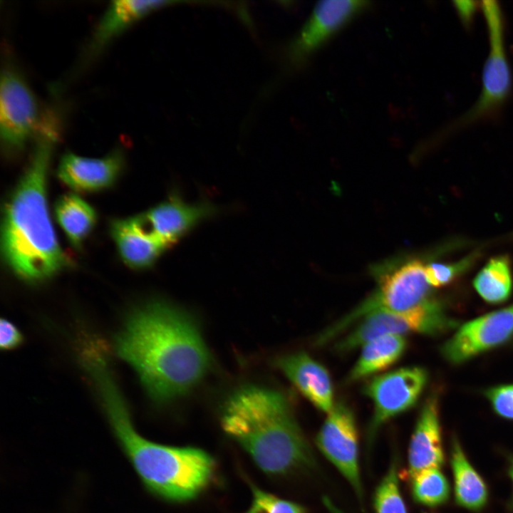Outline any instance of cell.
<instances>
[{
	"label": "cell",
	"mask_w": 513,
	"mask_h": 513,
	"mask_svg": "<svg viewBox=\"0 0 513 513\" xmlns=\"http://www.w3.org/2000/svg\"><path fill=\"white\" fill-rule=\"evenodd\" d=\"M400 476L398 460L395 457L375 490L373 502L375 513H408L400 489Z\"/></svg>",
	"instance_id": "24"
},
{
	"label": "cell",
	"mask_w": 513,
	"mask_h": 513,
	"mask_svg": "<svg viewBox=\"0 0 513 513\" xmlns=\"http://www.w3.org/2000/svg\"><path fill=\"white\" fill-rule=\"evenodd\" d=\"M217 212L208 202L190 204L177 195L142 214L150 229L171 247L200 222Z\"/></svg>",
	"instance_id": "14"
},
{
	"label": "cell",
	"mask_w": 513,
	"mask_h": 513,
	"mask_svg": "<svg viewBox=\"0 0 513 513\" xmlns=\"http://www.w3.org/2000/svg\"><path fill=\"white\" fill-rule=\"evenodd\" d=\"M47 116L36 133L28 166L6 206L1 247L7 264L19 277L37 282L68 265L52 227L46 200V178L58 126Z\"/></svg>",
	"instance_id": "2"
},
{
	"label": "cell",
	"mask_w": 513,
	"mask_h": 513,
	"mask_svg": "<svg viewBox=\"0 0 513 513\" xmlns=\"http://www.w3.org/2000/svg\"><path fill=\"white\" fill-rule=\"evenodd\" d=\"M512 285L511 264L507 256L490 259L473 281L477 292L490 304H499L507 300Z\"/></svg>",
	"instance_id": "22"
},
{
	"label": "cell",
	"mask_w": 513,
	"mask_h": 513,
	"mask_svg": "<svg viewBox=\"0 0 513 513\" xmlns=\"http://www.w3.org/2000/svg\"><path fill=\"white\" fill-rule=\"evenodd\" d=\"M425 266L411 259L380 273L376 291L348 314L319 334L327 343L367 315L376 311L402 312L425 304L435 297L425 276Z\"/></svg>",
	"instance_id": "5"
},
{
	"label": "cell",
	"mask_w": 513,
	"mask_h": 513,
	"mask_svg": "<svg viewBox=\"0 0 513 513\" xmlns=\"http://www.w3.org/2000/svg\"><path fill=\"white\" fill-rule=\"evenodd\" d=\"M110 233L123 261L136 269L152 266L170 247L150 229L141 214L114 220Z\"/></svg>",
	"instance_id": "16"
},
{
	"label": "cell",
	"mask_w": 513,
	"mask_h": 513,
	"mask_svg": "<svg viewBox=\"0 0 513 513\" xmlns=\"http://www.w3.org/2000/svg\"><path fill=\"white\" fill-rule=\"evenodd\" d=\"M370 2L361 0H328L318 2L301 31L289 46L291 63L301 66L308 58Z\"/></svg>",
	"instance_id": "11"
},
{
	"label": "cell",
	"mask_w": 513,
	"mask_h": 513,
	"mask_svg": "<svg viewBox=\"0 0 513 513\" xmlns=\"http://www.w3.org/2000/svg\"><path fill=\"white\" fill-rule=\"evenodd\" d=\"M406 479L426 469L440 468L445 462L439 420L437 398L429 397L424 403L411 436L408 448Z\"/></svg>",
	"instance_id": "15"
},
{
	"label": "cell",
	"mask_w": 513,
	"mask_h": 513,
	"mask_svg": "<svg viewBox=\"0 0 513 513\" xmlns=\"http://www.w3.org/2000/svg\"><path fill=\"white\" fill-rule=\"evenodd\" d=\"M36 98L23 77L14 68L1 71L0 83V136L6 150H21L40 124Z\"/></svg>",
	"instance_id": "9"
},
{
	"label": "cell",
	"mask_w": 513,
	"mask_h": 513,
	"mask_svg": "<svg viewBox=\"0 0 513 513\" xmlns=\"http://www.w3.org/2000/svg\"><path fill=\"white\" fill-rule=\"evenodd\" d=\"M321 452L338 470L362 502L363 489L358 465V435L351 408L343 401L328 413L316 437Z\"/></svg>",
	"instance_id": "10"
},
{
	"label": "cell",
	"mask_w": 513,
	"mask_h": 513,
	"mask_svg": "<svg viewBox=\"0 0 513 513\" xmlns=\"http://www.w3.org/2000/svg\"><path fill=\"white\" fill-rule=\"evenodd\" d=\"M513 335V305L461 326L441 351L452 363H462L507 341Z\"/></svg>",
	"instance_id": "12"
},
{
	"label": "cell",
	"mask_w": 513,
	"mask_h": 513,
	"mask_svg": "<svg viewBox=\"0 0 513 513\" xmlns=\"http://www.w3.org/2000/svg\"><path fill=\"white\" fill-rule=\"evenodd\" d=\"M413 500L434 507L445 503L450 496L448 481L439 468L423 470L408 477Z\"/></svg>",
	"instance_id": "23"
},
{
	"label": "cell",
	"mask_w": 513,
	"mask_h": 513,
	"mask_svg": "<svg viewBox=\"0 0 513 513\" xmlns=\"http://www.w3.org/2000/svg\"><path fill=\"white\" fill-rule=\"evenodd\" d=\"M252 500L245 513H307L302 505L281 499L252 484Z\"/></svg>",
	"instance_id": "25"
},
{
	"label": "cell",
	"mask_w": 513,
	"mask_h": 513,
	"mask_svg": "<svg viewBox=\"0 0 513 513\" xmlns=\"http://www.w3.org/2000/svg\"><path fill=\"white\" fill-rule=\"evenodd\" d=\"M489 36V53L482 72V85L475 103L465 113L440 130L437 137L447 136L472 124L495 117L509 96L512 73L504 45L502 11L497 1L481 4Z\"/></svg>",
	"instance_id": "6"
},
{
	"label": "cell",
	"mask_w": 513,
	"mask_h": 513,
	"mask_svg": "<svg viewBox=\"0 0 513 513\" xmlns=\"http://www.w3.org/2000/svg\"><path fill=\"white\" fill-rule=\"evenodd\" d=\"M452 326L437 299L402 312L376 311L367 315L335 345L337 352L346 353L378 337L408 333L435 335Z\"/></svg>",
	"instance_id": "7"
},
{
	"label": "cell",
	"mask_w": 513,
	"mask_h": 513,
	"mask_svg": "<svg viewBox=\"0 0 513 513\" xmlns=\"http://www.w3.org/2000/svg\"><path fill=\"white\" fill-rule=\"evenodd\" d=\"M474 258L472 255L455 263L435 262L426 265L425 276L428 284L432 287H440L450 284L470 267Z\"/></svg>",
	"instance_id": "26"
},
{
	"label": "cell",
	"mask_w": 513,
	"mask_h": 513,
	"mask_svg": "<svg viewBox=\"0 0 513 513\" xmlns=\"http://www.w3.org/2000/svg\"><path fill=\"white\" fill-rule=\"evenodd\" d=\"M23 337L18 328L10 321L1 318L0 323V346L1 349L10 350L19 346Z\"/></svg>",
	"instance_id": "28"
},
{
	"label": "cell",
	"mask_w": 513,
	"mask_h": 513,
	"mask_svg": "<svg viewBox=\"0 0 513 513\" xmlns=\"http://www.w3.org/2000/svg\"><path fill=\"white\" fill-rule=\"evenodd\" d=\"M408 342L404 336L389 334L378 337L363 346L361 355L346 378L353 383L395 363L404 354Z\"/></svg>",
	"instance_id": "19"
},
{
	"label": "cell",
	"mask_w": 513,
	"mask_h": 513,
	"mask_svg": "<svg viewBox=\"0 0 513 513\" xmlns=\"http://www.w3.org/2000/svg\"><path fill=\"white\" fill-rule=\"evenodd\" d=\"M115 349L157 403L187 393L211 365L209 352L194 321L159 301L130 314L116 338Z\"/></svg>",
	"instance_id": "1"
},
{
	"label": "cell",
	"mask_w": 513,
	"mask_h": 513,
	"mask_svg": "<svg viewBox=\"0 0 513 513\" xmlns=\"http://www.w3.org/2000/svg\"><path fill=\"white\" fill-rule=\"evenodd\" d=\"M323 502L329 513H342V512L328 497H324Z\"/></svg>",
	"instance_id": "30"
},
{
	"label": "cell",
	"mask_w": 513,
	"mask_h": 513,
	"mask_svg": "<svg viewBox=\"0 0 513 513\" xmlns=\"http://www.w3.org/2000/svg\"><path fill=\"white\" fill-rule=\"evenodd\" d=\"M486 395L497 414L513 420V384L489 388Z\"/></svg>",
	"instance_id": "27"
},
{
	"label": "cell",
	"mask_w": 513,
	"mask_h": 513,
	"mask_svg": "<svg viewBox=\"0 0 513 513\" xmlns=\"http://www.w3.org/2000/svg\"><path fill=\"white\" fill-rule=\"evenodd\" d=\"M453 3L462 23L467 26L471 25L478 6L477 1H454Z\"/></svg>",
	"instance_id": "29"
},
{
	"label": "cell",
	"mask_w": 513,
	"mask_h": 513,
	"mask_svg": "<svg viewBox=\"0 0 513 513\" xmlns=\"http://www.w3.org/2000/svg\"><path fill=\"white\" fill-rule=\"evenodd\" d=\"M90 375L114 432L146 488L171 502L188 501L204 490L214 473L212 457L199 448L164 445L140 435L108 365L95 366Z\"/></svg>",
	"instance_id": "3"
},
{
	"label": "cell",
	"mask_w": 513,
	"mask_h": 513,
	"mask_svg": "<svg viewBox=\"0 0 513 513\" xmlns=\"http://www.w3.org/2000/svg\"><path fill=\"white\" fill-rule=\"evenodd\" d=\"M451 465L457 503L470 510H480L487 501V486L466 458L459 442L455 439L451 450Z\"/></svg>",
	"instance_id": "20"
},
{
	"label": "cell",
	"mask_w": 513,
	"mask_h": 513,
	"mask_svg": "<svg viewBox=\"0 0 513 513\" xmlns=\"http://www.w3.org/2000/svg\"><path fill=\"white\" fill-rule=\"evenodd\" d=\"M222 425L268 475H286L315 466L291 405L279 391L254 385L240 388L224 406Z\"/></svg>",
	"instance_id": "4"
},
{
	"label": "cell",
	"mask_w": 513,
	"mask_h": 513,
	"mask_svg": "<svg viewBox=\"0 0 513 513\" xmlns=\"http://www.w3.org/2000/svg\"><path fill=\"white\" fill-rule=\"evenodd\" d=\"M123 165L124 155L120 150L100 158L66 152L61 159L57 174L64 185L75 191L96 192L112 186Z\"/></svg>",
	"instance_id": "13"
},
{
	"label": "cell",
	"mask_w": 513,
	"mask_h": 513,
	"mask_svg": "<svg viewBox=\"0 0 513 513\" xmlns=\"http://www.w3.org/2000/svg\"><path fill=\"white\" fill-rule=\"evenodd\" d=\"M170 1H113L99 20L88 44L86 56L90 59L100 52L116 36L150 12Z\"/></svg>",
	"instance_id": "18"
},
{
	"label": "cell",
	"mask_w": 513,
	"mask_h": 513,
	"mask_svg": "<svg viewBox=\"0 0 513 513\" xmlns=\"http://www.w3.org/2000/svg\"><path fill=\"white\" fill-rule=\"evenodd\" d=\"M427 381L426 370L411 366L374 377L366 383L363 393L373 405L366 433L368 445L383 425L415 405Z\"/></svg>",
	"instance_id": "8"
},
{
	"label": "cell",
	"mask_w": 513,
	"mask_h": 513,
	"mask_svg": "<svg viewBox=\"0 0 513 513\" xmlns=\"http://www.w3.org/2000/svg\"><path fill=\"white\" fill-rule=\"evenodd\" d=\"M55 216L70 242L79 247L96 223L93 207L75 194L60 197L54 207Z\"/></svg>",
	"instance_id": "21"
},
{
	"label": "cell",
	"mask_w": 513,
	"mask_h": 513,
	"mask_svg": "<svg viewBox=\"0 0 513 513\" xmlns=\"http://www.w3.org/2000/svg\"><path fill=\"white\" fill-rule=\"evenodd\" d=\"M276 365L301 393L320 411L333 408V389L327 369L304 352L280 357Z\"/></svg>",
	"instance_id": "17"
},
{
	"label": "cell",
	"mask_w": 513,
	"mask_h": 513,
	"mask_svg": "<svg viewBox=\"0 0 513 513\" xmlns=\"http://www.w3.org/2000/svg\"><path fill=\"white\" fill-rule=\"evenodd\" d=\"M509 475H510V477H511V478H512V481H513V459H512V461H511V465H510V467H509Z\"/></svg>",
	"instance_id": "31"
}]
</instances>
